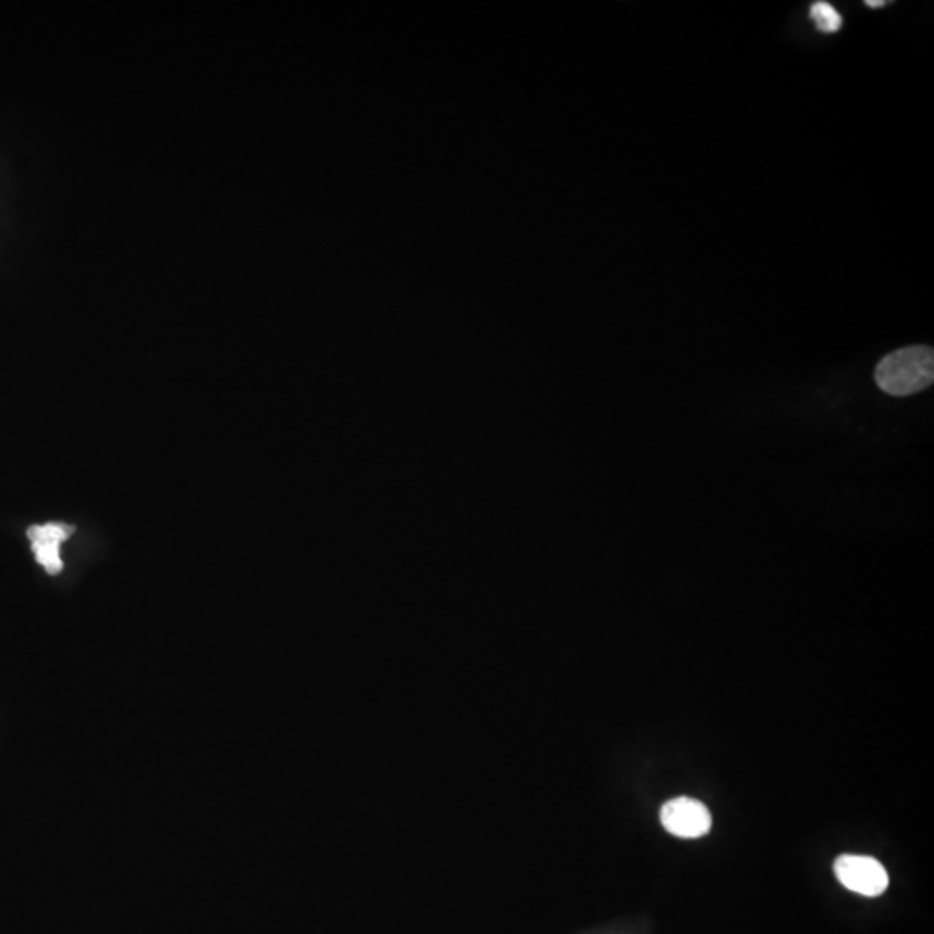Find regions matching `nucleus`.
Returning <instances> with one entry per match:
<instances>
[{
  "instance_id": "nucleus-1",
  "label": "nucleus",
  "mask_w": 934,
  "mask_h": 934,
  "mask_svg": "<svg viewBox=\"0 0 934 934\" xmlns=\"http://www.w3.org/2000/svg\"><path fill=\"white\" fill-rule=\"evenodd\" d=\"M934 380L931 346L915 345L884 356L875 367V383L891 396H909L930 388Z\"/></svg>"
},
{
  "instance_id": "nucleus-2",
  "label": "nucleus",
  "mask_w": 934,
  "mask_h": 934,
  "mask_svg": "<svg viewBox=\"0 0 934 934\" xmlns=\"http://www.w3.org/2000/svg\"><path fill=\"white\" fill-rule=\"evenodd\" d=\"M834 872L844 888L863 896L883 895L890 884L883 863L872 857L841 855L834 862Z\"/></svg>"
},
{
  "instance_id": "nucleus-3",
  "label": "nucleus",
  "mask_w": 934,
  "mask_h": 934,
  "mask_svg": "<svg viewBox=\"0 0 934 934\" xmlns=\"http://www.w3.org/2000/svg\"><path fill=\"white\" fill-rule=\"evenodd\" d=\"M663 828L670 834L684 838V840H696L700 836H706L712 829V813H709L706 805L694 798H675V800L666 801L662 807Z\"/></svg>"
},
{
  "instance_id": "nucleus-4",
  "label": "nucleus",
  "mask_w": 934,
  "mask_h": 934,
  "mask_svg": "<svg viewBox=\"0 0 934 934\" xmlns=\"http://www.w3.org/2000/svg\"><path fill=\"white\" fill-rule=\"evenodd\" d=\"M75 528L64 523H48L42 527H30V542L37 561L51 574H58L63 570V561L60 558V546L64 540L72 537Z\"/></svg>"
},
{
  "instance_id": "nucleus-5",
  "label": "nucleus",
  "mask_w": 934,
  "mask_h": 934,
  "mask_svg": "<svg viewBox=\"0 0 934 934\" xmlns=\"http://www.w3.org/2000/svg\"><path fill=\"white\" fill-rule=\"evenodd\" d=\"M810 18H812L816 29L822 33L840 32L841 27H843L841 12L834 6L829 4V2H822V0L812 4V8H810Z\"/></svg>"
},
{
  "instance_id": "nucleus-6",
  "label": "nucleus",
  "mask_w": 934,
  "mask_h": 934,
  "mask_svg": "<svg viewBox=\"0 0 934 934\" xmlns=\"http://www.w3.org/2000/svg\"><path fill=\"white\" fill-rule=\"evenodd\" d=\"M865 6H868V8L878 9L884 8V6H888V2L886 0H869V2H865Z\"/></svg>"
}]
</instances>
